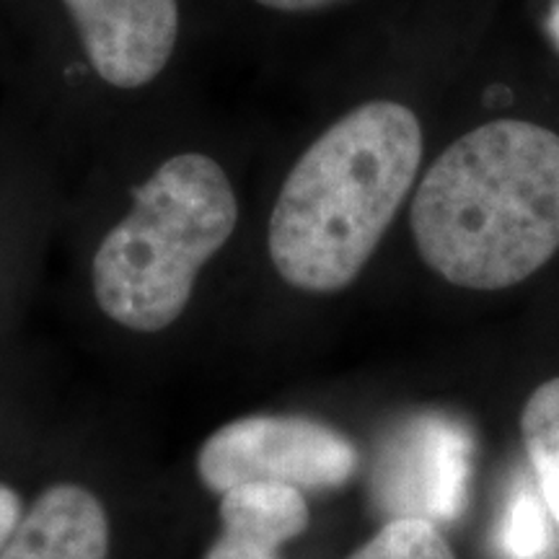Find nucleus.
Listing matches in <instances>:
<instances>
[{
    "label": "nucleus",
    "mask_w": 559,
    "mask_h": 559,
    "mask_svg": "<svg viewBox=\"0 0 559 559\" xmlns=\"http://www.w3.org/2000/svg\"><path fill=\"white\" fill-rule=\"evenodd\" d=\"M419 262L464 290H506L559 251V135L489 120L428 156L407 207Z\"/></svg>",
    "instance_id": "obj_4"
},
{
    "label": "nucleus",
    "mask_w": 559,
    "mask_h": 559,
    "mask_svg": "<svg viewBox=\"0 0 559 559\" xmlns=\"http://www.w3.org/2000/svg\"><path fill=\"white\" fill-rule=\"evenodd\" d=\"M430 156L423 109L396 91L326 99L277 128L257 198L260 270L280 293L332 298L358 283Z\"/></svg>",
    "instance_id": "obj_3"
},
{
    "label": "nucleus",
    "mask_w": 559,
    "mask_h": 559,
    "mask_svg": "<svg viewBox=\"0 0 559 559\" xmlns=\"http://www.w3.org/2000/svg\"><path fill=\"white\" fill-rule=\"evenodd\" d=\"M547 32H549L551 45H555L557 52H559V0H551V9H549V16H547Z\"/></svg>",
    "instance_id": "obj_14"
},
{
    "label": "nucleus",
    "mask_w": 559,
    "mask_h": 559,
    "mask_svg": "<svg viewBox=\"0 0 559 559\" xmlns=\"http://www.w3.org/2000/svg\"><path fill=\"white\" fill-rule=\"evenodd\" d=\"M272 140L275 124L202 94L70 179L96 317L130 337H160L190 317L257 213Z\"/></svg>",
    "instance_id": "obj_1"
},
{
    "label": "nucleus",
    "mask_w": 559,
    "mask_h": 559,
    "mask_svg": "<svg viewBox=\"0 0 559 559\" xmlns=\"http://www.w3.org/2000/svg\"><path fill=\"white\" fill-rule=\"evenodd\" d=\"M109 515L81 485L47 487L34 500L0 559H107Z\"/></svg>",
    "instance_id": "obj_8"
},
{
    "label": "nucleus",
    "mask_w": 559,
    "mask_h": 559,
    "mask_svg": "<svg viewBox=\"0 0 559 559\" xmlns=\"http://www.w3.org/2000/svg\"><path fill=\"white\" fill-rule=\"evenodd\" d=\"M205 559H277V549L264 547L260 542L241 539V536L223 534L205 551Z\"/></svg>",
    "instance_id": "obj_12"
},
{
    "label": "nucleus",
    "mask_w": 559,
    "mask_h": 559,
    "mask_svg": "<svg viewBox=\"0 0 559 559\" xmlns=\"http://www.w3.org/2000/svg\"><path fill=\"white\" fill-rule=\"evenodd\" d=\"M347 559H456V551L430 521L404 515L389 521Z\"/></svg>",
    "instance_id": "obj_11"
},
{
    "label": "nucleus",
    "mask_w": 559,
    "mask_h": 559,
    "mask_svg": "<svg viewBox=\"0 0 559 559\" xmlns=\"http://www.w3.org/2000/svg\"><path fill=\"white\" fill-rule=\"evenodd\" d=\"M358 451L330 425L309 417L254 415L215 430L198 453V474L210 492L251 481L298 489H332L353 479Z\"/></svg>",
    "instance_id": "obj_5"
},
{
    "label": "nucleus",
    "mask_w": 559,
    "mask_h": 559,
    "mask_svg": "<svg viewBox=\"0 0 559 559\" xmlns=\"http://www.w3.org/2000/svg\"><path fill=\"white\" fill-rule=\"evenodd\" d=\"M218 55L210 0H0V91L32 111L70 179L205 94Z\"/></svg>",
    "instance_id": "obj_2"
},
{
    "label": "nucleus",
    "mask_w": 559,
    "mask_h": 559,
    "mask_svg": "<svg viewBox=\"0 0 559 559\" xmlns=\"http://www.w3.org/2000/svg\"><path fill=\"white\" fill-rule=\"evenodd\" d=\"M221 531L283 549L309 528V502L304 489L277 481H251L221 495Z\"/></svg>",
    "instance_id": "obj_9"
},
{
    "label": "nucleus",
    "mask_w": 559,
    "mask_h": 559,
    "mask_svg": "<svg viewBox=\"0 0 559 559\" xmlns=\"http://www.w3.org/2000/svg\"><path fill=\"white\" fill-rule=\"evenodd\" d=\"M521 436L542 498L559 523V376L544 381L521 412Z\"/></svg>",
    "instance_id": "obj_10"
},
{
    "label": "nucleus",
    "mask_w": 559,
    "mask_h": 559,
    "mask_svg": "<svg viewBox=\"0 0 559 559\" xmlns=\"http://www.w3.org/2000/svg\"><path fill=\"white\" fill-rule=\"evenodd\" d=\"M68 190L66 166L34 117L0 96V277L3 262L19 260L24 243L66 207Z\"/></svg>",
    "instance_id": "obj_6"
},
{
    "label": "nucleus",
    "mask_w": 559,
    "mask_h": 559,
    "mask_svg": "<svg viewBox=\"0 0 559 559\" xmlns=\"http://www.w3.org/2000/svg\"><path fill=\"white\" fill-rule=\"evenodd\" d=\"M24 502H21V495L16 489L3 485L0 481V551L5 549V544L13 539L21 521H24Z\"/></svg>",
    "instance_id": "obj_13"
},
{
    "label": "nucleus",
    "mask_w": 559,
    "mask_h": 559,
    "mask_svg": "<svg viewBox=\"0 0 559 559\" xmlns=\"http://www.w3.org/2000/svg\"><path fill=\"white\" fill-rule=\"evenodd\" d=\"M366 0H210L221 55L285 81L321 26Z\"/></svg>",
    "instance_id": "obj_7"
}]
</instances>
